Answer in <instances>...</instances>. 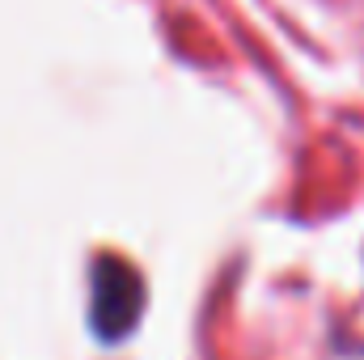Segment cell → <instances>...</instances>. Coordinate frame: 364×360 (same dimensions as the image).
Listing matches in <instances>:
<instances>
[{
	"instance_id": "obj_1",
	"label": "cell",
	"mask_w": 364,
	"mask_h": 360,
	"mask_svg": "<svg viewBox=\"0 0 364 360\" xmlns=\"http://www.w3.org/2000/svg\"><path fill=\"white\" fill-rule=\"evenodd\" d=\"M140 309H144V280H140V271L127 268L114 255L97 259L93 263V331L106 344H114L140 322Z\"/></svg>"
}]
</instances>
